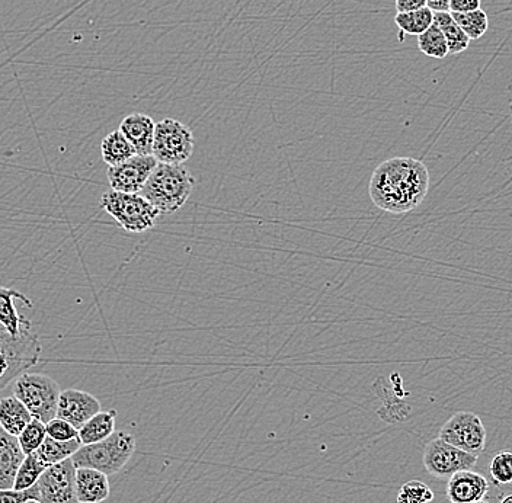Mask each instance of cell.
<instances>
[{"instance_id":"35","label":"cell","mask_w":512,"mask_h":503,"mask_svg":"<svg viewBox=\"0 0 512 503\" xmlns=\"http://www.w3.org/2000/svg\"><path fill=\"white\" fill-rule=\"evenodd\" d=\"M501 503H512V495L505 496Z\"/></svg>"},{"instance_id":"6","label":"cell","mask_w":512,"mask_h":503,"mask_svg":"<svg viewBox=\"0 0 512 503\" xmlns=\"http://www.w3.org/2000/svg\"><path fill=\"white\" fill-rule=\"evenodd\" d=\"M41 345L37 335L27 331L21 338H14L0 325V392L11 381L40 361Z\"/></svg>"},{"instance_id":"19","label":"cell","mask_w":512,"mask_h":503,"mask_svg":"<svg viewBox=\"0 0 512 503\" xmlns=\"http://www.w3.org/2000/svg\"><path fill=\"white\" fill-rule=\"evenodd\" d=\"M114 432V410H107V412L101 410L79 429V440L82 441V445L96 444V442L107 440Z\"/></svg>"},{"instance_id":"27","label":"cell","mask_w":512,"mask_h":503,"mask_svg":"<svg viewBox=\"0 0 512 503\" xmlns=\"http://www.w3.org/2000/svg\"><path fill=\"white\" fill-rule=\"evenodd\" d=\"M434 501V492L430 486L419 480H409L399 489L396 503H430Z\"/></svg>"},{"instance_id":"7","label":"cell","mask_w":512,"mask_h":503,"mask_svg":"<svg viewBox=\"0 0 512 503\" xmlns=\"http://www.w3.org/2000/svg\"><path fill=\"white\" fill-rule=\"evenodd\" d=\"M195 140L190 128L174 118L156 123L153 156L159 163L184 165L194 152Z\"/></svg>"},{"instance_id":"12","label":"cell","mask_w":512,"mask_h":503,"mask_svg":"<svg viewBox=\"0 0 512 503\" xmlns=\"http://www.w3.org/2000/svg\"><path fill=\"white\" fill-rule=\"evenodd\" d=\"M99 412H101V402L94 394L76 389H67L60 394L57 418L69 422L78 431Z\"/></svg>"},{"instance_id":"3","label":"cell","mask_w":512,"mask_h":503,"mask_svg":"<svg viewBox=\"0 0 512 503\" xmlns=\"http://www.w3.org/2000/svg\"><path fill=\"white\" fill-rule=\"evenodd\" d=\"M136 451V440L128 432H114L107 440L82 445L72 457L76 469L88 467L107 474L120 473Z\"/></svg>"},{"instance_id":"1","label":"cell","mask_w":512,"mask_h":503,"mask_svg":"<svg viewBox=\"0 0 512 503\" xmlns=\"http://www.w3.org/2000/svg\"><path fill=\"white\" fill-rule=\"evenodd\" d=\"M430 182V171L422 160L387 159L371 175L368 194L379 210L405 214L424 203Z\"/></svg>"},{"instance_id":"11","label":"cell","mask_w":512,"mask_h":503,"mask_svg":"<svg viewBox=\"0 0 512 503\" xmlns=\"http://www.w3.org/2000/svg\"><path fill=\"white\" fill-rule=\"evenodd\" d=\"M158 163L153 155H136L121 165L108 166L107 178L111 189L126 194H140Z\"/></svg>"},{"instance_id":"2","label":"cell","mask_w":512,"mask_h":503,"mask_svg":"<svg viewBox=\"0 0 512 503\" xmlns=\"http://www.w3.org/2000/svg\"><path fill=\"white\" fill-rule=\"evenodd\" d=\"M194 187L195 178L184 166L158 163L140 194L165 216L181 210Z\"/></svg>"},{"instance_id":"18","label":"cell","mask_w":512,"mask_h":503,"mask_svg":"<svg viewBox=\"0 0 512 503\" xmlns=\"http://www.w3.org/2000/svg\"><path fill=\"white\" fill-rule=\"evenodd\" d=\"M32 415L30 410L25 408L24 403L15 396L3 397L0 399V426L8 434L19 437L31 424Z\"/></svg>"},{"instance_id":"30","label":"cell","mask_w":512,"mask_h":503,"mask_svg":"<svg viewBox=\"0 0 512 503\" xmlns=\"http://www.w3.org/2000/svg\"><path fill=\"white\" fill-rule=\"evenodd\" d=\"M47 435L56 441H73L79 438V431L69 422L60 418H54L53 421L46 424Z\"/></svg>"},{"instance_id":"28","label":"cell","mask_w":512,"mask_h":503,"mask_svg":"<svg viewBox=\"0 0 512 503\" xmlns=\"http://www.w3.org/2000/svg\"><path fill=\"white\" fill-rule=\"evenodd\" d=\"M46 438V424L38 421V419H32L31 424L19 435L18 441L24 453L28 456V454L35 453L43 445V442L46 441Z\"/></svg>"},{"instance_id":"25","label":"cell","mask_w":512,"mask_h":503,"mask_svg":"<svg viewBox=\"0 0 512 503\" xmlns=\"http://www.w3.org/2000/svg\"><path fill=\"white\" fill-rule=\"evenodd\" d=\"M418 48L422 54L432 59H446L448 56L446 38L435 24H432L424 34L419 35Z\"/></svg>"},{"instance_id":"22","label":"cell","mask_w":512,"mask_h":503,"mask_svg":"<svg viewBox=\"0 0 512 503\" xmlns=\"http://www.w3.org/2000/svg\"><path fill=\"white\" fill-rule=\"evenodd\" d=\"M82 447V441L79 438L73 441H56L48 437L43 442L40 448L35 451L38 457L47 464L48 467L54 464L62 463L64 460H69L78 453L79 448Z\"/></svg>"},{"instance_id":"15","label":"cell","mask_w":512,"mask_h":503,"mask_svg":"<svg viewBox=\"0 0 512 503\" xmlns=\"http://www.w3.org/2000/svg\"><path fill=\"white\" fill-rule=\"evenodd\" d=\"M22 301L27 307H32V301L21 291L14 288L0 287V325L11 333L14 338H21L25 332L30 331L32 323L19 315L15 301Z\"/></svg>"},{"instance_id":"8","label":"cell","mask_w":512,"mask_h":503,"mask_svg":"<svg viewBox=\"0 0 512 503\" xmlns=\"http://www.w3.org/2000/svg\"><path fill=\"white\" fill-rule=\"evenodd\" d=\"M40 503H79L76 493V466L72 458L48 467L32 488Z\"/></svg>"},{"instance_id":"4","label":"cell","mask_w":512,"mask_h":503,"mask_svg":"<svg viewBox=\"0 0 512 503\" xmlns=\"http://www.w3.org/2000/svg\"><path fill=\"white\" fill-rule=\"evenodd\" d=\"M101 207L128 233H144L162 216L142 194H126L111 189L101 198Z\"/></svg>"},{"instance_id":"17","label":"cell","mask_w":512,"mask_h":503,"mask_svg":"<svg viewBox=\"0 0 512 503\" xmlns=\"http://www.w3.org/2000/svg\"><path fill=\"white\" fill-rule=\"evenodd\" d=\"M76 493L79 503H101L110 498V480L99 470L80 467L76 469Z\"/></svg>"},{"instance_id":"13","label":"cell","mask_w":512,"mask_h":503,"mask_svg":"<svg viewBox=\"0 0 512 503\" xmlns=\"http://www.w3.org/2000/svg\"><path fill=\"white\" fill-rule=\"evenodd\" d=\"M489 492L485 476L472 470L454 473L448 479L447 496L451 503H472L483 501Z\"/></svg>"},{"instance_id":"24","label":"cell","mask_w":512,"mask_h":503,"mask_svg":"<svg viewBox=\"0 0 512 503\" xmlns=\"http://www.w3.org/2000/svg\"><path fill=\"white\" fill-rule=\"evenodd\" d=\"M48 466L37 454H28L15 477V490H27L38 482Z\"/></svg>"},{"instance_id":"9","label":"cell","mask_w":512,"mask_h":503,"mask_svg":"<svg viewBox=\"0 0 512 503\" xmlns=\"http://www.w3.org/2000/svg\"><path fill=\"white\" fill-rule=\"evenodd\" d=\"M440 438L476 457L483 454L488 440L485 425L473 412L454 413L441 428Z\"/></svg>"},{"instance_id":"26","label":"cell","mask_w":512,"mask_h":503,"mask_svg":"<svg viewBox=\"0 0 512 503\" xmlns=\"http://www.w3.org/2000/svg\"><path fill=\"white\" fill-rule=\"evenodd\" d=\"M451 15H453L454 21L459 24V27L462 28L464 34H466L470 40H479V38H482L483 35L486 34V31H488L489 16L483 9L467 12V14Z\"/></svg>"},{"instance_id":"31","label":"cell","mask_w":512,"mask_h":503,"mask_svg":"<svg viewBox=\"0 0 512 503\" xmlns=\"http://www.w3.org/2000/svg\"><path fill=\"white\" fill-rule=\"evenodd\" d=\"M31 499H34L31 489H0V503H27Z\"/></svg>"},{"instance_id":"14","label":"cell","mask_w":512,"mask_h":503,"mask_svg":"<svg viewBox=\"0 0 512 503\" xmlns=\"http://www.w3.org/2000/svg\"><path fill=\"white\" fill-rule=\"evenodd\" d=\"M120 131L127 137L128 142L136 150L137 155H153V140H155L156 123L146 114L128 115L120 124Z\"/></svg>"},{"instance_id":"33","label":"cell","mask_w":512,"mask_h":503,"mask_svg":"<svg viewBox=\"0 0 512 503\" xmlns=\"http://www.w3.org/2000/svg\"><path fill=\"white\" fill-rule=\"evenodd\" d=\"M422 8H427V0H396L398 14L419 11Z\"/></svg>"},{"instance_id":"16","label":"cell","mask_w":512,"mask_h":503,"mask_svg":"<svg viewBox=\"0 0 512 503\" xmlns=\"http://www.w3.org/2000/svg\"><path fill=\"white\" fill-rule=\"evenodd\" d=\"M27 454L18 437L8 434L0 426V489H14L15 477Z\"/></svg>"},{"instance_id":"36","label":"cell","mask_w":512,"mask_h":503,"mask_svg":"<svg viewBox=\"0 0 512 503\" xmlns=\"http://www.w3.org/2000/svg\"><path fill=\"white\" fill-rule=\"evenodd\" d=\"M27 503H40V502L35 501V499H31V501H28Z\"/></svg>"},{"instance_id":"20","label":"cell","mask_w":512,"mask_h":503,"mask_svg":"<svg viewBox=\"0 0 512 503\" xmlns=\"http://www.w3.org/2000/svg\"><path fill=\"white\" fill-rule=\"evenodd\" d=\"M136 150L120 130L112 131L101 143V156L108 166H117L136 156Z\"/></svg>"},{"instance_id":"5","label":"cell","mask_w":512,"mask_h":503,"mask_svg":"<svg viewBox=\"0 0 512 503\" xmlns=\"http://www.w3.org/2000/svg\"><path fill=\"white\" fill-rule=\"evenodd\" d=\"M62 390L56 380L41 373H24L15 380L14 396L18 397L32 418L48 424L57 418Z\"/></svg>"},{"instance_id":"34","label":"cell","mask_w":512,"mask_h":503,"mask_svg":"<svg viewBox=\"0 0 512 503\" xmlns=\"http://www.w3.org/2000/svg\"><path fill=\"white\" fill-rule=\"evenodd\" d=\"M451 0H427V8L434 14L437 12H450Z\"/></svg>"},{"instance_id":"32","label":"cell","mask_w":512,"mask_h":503,"mask_svg":"<svg viewBox=\"0 0 512 503\" xmlns=\"http://www.w3.org/2000/svg\"><path fill=\"white\" fill-rule=\"evenodd\" d=\"M482 0H451V14H467V12L478 11Z\"/></svg>"},{"instance_id":"10","label":"cell","mask_w":512,"mask_h":503,"mask_svg":"<svg viewBox=\"0 0 512 503\" xmlns=\"http://www.w3.org/2000/svg\"><path fill=\"white\" fill-rule=\"evenodd\" d=\"M478 458L438 437L428 442L425 447L424 466L432 477L450 479L454 473L472 470L478 463Z\"/></svg>"},{"instance_id":"23","label":"cell","mask_w":512,"mask_h":503,"mask_svg":"<svg viewBox=\"0 0 512 503\" xmlns=\"http://www.w3.org/2000/svg\"><path fill=\"white\" fill-rule=\"evenodd\" d=\"M395 24L400 31V41L403 40V34L419 37L434 24V12L431 9L422 8L419 11L396 14Z\"/></svg>"},{"instance_id":"37","label":"cell","mask_w":512,"mask_h":503,"mask_svg":"<svg viewBox=\"0 0 512 503\" xmlns=\"http://www.w3.org/2000/svg\"><path fill=\"white\" fill-rule=\"evenodd\" d=\"M472 503H489V502H486V501H479V502H472Z\"/></svg>"},{"instance_id":"29","label":"cell","mask_w":512,"mask_h":503,"mask_svg":"<svg viewBox=\"0 0 512 503\" xmlns=\"http://www.w3.org/2000/svg\"><path fill=\"white\" fill-rule=\"evenodd\" d=\"M492 480L495 485H510L512 483V453L511 451H502L492 458L489 466Z\"/></svg>"},{"instance_id":"21","label":"cell","mask_w":512,"mask_h":503,"mask_svg":"<svg viewBox=\"0 0 512 503\" xmlns=\"http://www.w3.org/2000/svg\"><path fill=\"white\" fill-rule=\"evenodd\" d=\"M434 24L443 32L448 46V54H462L470 46V38L464 34L462 28L454 21L450 12H437L434 14Z\"/></svg>"}]
</instances>
